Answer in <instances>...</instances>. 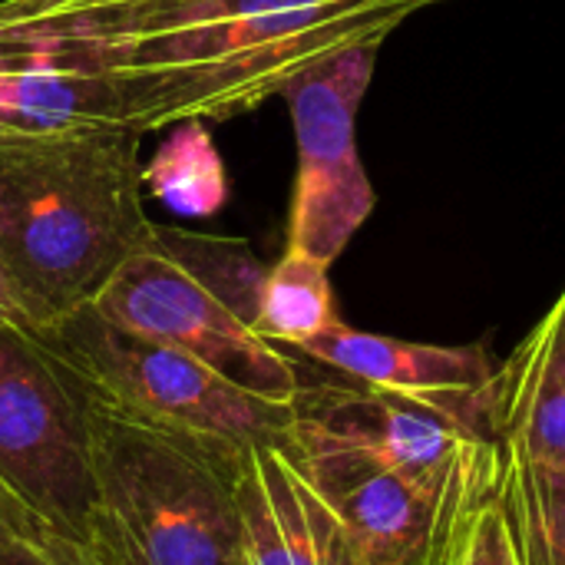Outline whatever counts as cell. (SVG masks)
Listing matches in <instances>:
<instances>
[{
    "label": "cell",
    "mask_w": 565,
    "mask_h": 565,
    "mask_svg": "<svg viewBox=\"0 0 565 565\" xmlns=\"http://www.w3.org/2000/svg\"><path fill=\"white\" fill-rule=\"evenodd\" d=\"M331 324H338V311L328 265L305 252L285 248V255L265 275L258 315L252 324L255 334L278 348H301L305 341L324 334Z\"/></svg>",
    "instance_id": "cell-15"
},
{
    "label": "cell",
    "mask_w": 565,
    "mask_h": 565,
    "mask_svg": "<svg viewBox=\"0 0 565 565\" xmlns=\"http://www.w3.org/2000/svg\"><path fill=\"white\" fill-rule=\"evenodd\" d=\"M36 526H43L33 513H30V507L0 480V540H7V536H17V533H30V530H36Z\"/></svg>",
    "instance_id": "cell-20"
},
{
    "label": "cell",
    "mask_w": 565,
    "mask_h": 565,
    "mask_svg": "<svg viewBox=\"0 0 565 565\" xmlns=\"http://www.w3.org/2000/svg\"><path fill=\"white\" fill-rule=\"evenodd\" d=\"M156 245L169 258H175L199 285H205L218 301H225L242 321L255 324L268 268L252 255L245 242L156 225Z\"/></svg>",
    "instance_id": "cell-16"
},
{
    "label": "cell",
    "mask_w": 565,
    "mask_h": 565,
    "mask_svg": "<svg viewBox=\"0 0 565 565\" xmlns=\"http://www.w3.org/2000/svg\"><path fill=\"white\" fill-rule=\"evenodd\" d=\"M497 473H500V463L467 510L454 565H520L513 533H510V523L497 493Z\"/></svg>",
    "instance_id": "cell-18"
},
{
    "label": "cell",
    "mask_w": 565,
    "mask_h": 565,
    "mask_svg": "<svg viewBox=\"0 0 565 565\" xmlns=\"http://www.w3.org/2000/svg\"><path fill=\"white\" fill-rule=\"evenodd\" d=\"M497 493L520 565H565V467L500 447Z\"/></svg>",
    "instance_id": "cell-13"
},
{
    "label": "cell",
    "mask_w": 565,
    "mask_h": 565,
    "mask_svg": "<svg viewBox=\"0 0 565 565\" xmlns=\"http://www.w3.org/2000/svg\"><path fill=\"white\" fill-rule=\"evenodd\" d=\"M142 192L185 218H209L225 209L228 172L205 119L169 126V136L142 166Z\"/></svg>",
    "instance_id": "cell-14"
},
{
    "label": "cell",
    "mask_w": 565,
    "mask_h": 565,
    "mask_svg": "<svg viewBox=\"0 0 565 565\" xmlns=\"http://www.w3.org/2000/svg\"><path fill=\"white\" fill-rule=\"evenodd\" d=\"M497 444L565 467V288L493 377Z\"/></svg>",
    "instance_id": "cell-12"
},
{
    "label": "cell",
    "mask_w": 565,
    "mask_h": 565,
    "mask_svg": "<svg viewBox=\"0 0 565 565\" xmlns=\"http://www.w3.org/2000/svg\"><path fill=\"white\" fill-rule=\"evenodd\" d=\"M96 523L106 565H242L235 477L245 450L132 420L93 394Z\"/></svg>",
    "instance_id": "cell-2"
},
{
    "label": "cell",
    "mask_w": 565,
    "mask_h": 565,
    "mask_svg": "<svg viewBox=\"0 0 565 565\" xmlns=\"http://www.w3.org/2000/svg\"><path fill=\"white\" fill-rule=\"evenodd\" d=\"M0 321H7V324H30L26 305H23L17 285L10 281V275L3 271V265H0Z\"/></svg>",
    "instance_id": "cell-21"
},
{
    "label": "cell",
    "mask_w": 565,
    "mask_h": 565,
    "mask_svg": "<svg viewBox=\"0 0 565 565\" xmlns=\"http://www.w3.org/2000/svg\"><path fill=\"white\" fill-rule=\"evenodd\" d=\"M0 565H106L103 556L79 540L53 533L50 526H36L30 533H17L0 540Z\"/></svg>",
    "instance_id": "cell-19"
},
{
    "label": "cell",
    "mask_w": 565,
    "mask_h": 565,
    "mask_svg": "<svg viewBox=\"0 0 565 565\" xmlns=\"http://www.w3.org/2000/svg\"><path fill=\"white\" fill-rule=\"evenodd\" d=\"M93 308L126 331L202 361L248 394L291 404L301 387L298 364L278 344L255 334L248 321L199 285L156 242L122 262Z\"/></svg>",
    "instance_id": "cell-6"
},
{
    "label": "cell",
    "mask_w": 565,
    "mask_h": 565,
    "mask_svg": "<svg viewBox=\"0 0 565 565\" xmlns=\"http://www.w3.org/2000/svg\"><path fill=\"white\" fill-rule=\"evenodd\" d=\"M500 463V444L497 440H480L473 444L454 467L447 497H444V510L437 520V530L430 536V543L424 546V553L407 565H454L457 563V550H460V536H463V520L467 510L473 503V497L483 490V483L493 477Z\"/></svg>",
    "instance_id": "cell-17"
},
{
    "label": "cell",
    "mask_w": 565,
    "mask_h": 565,
    "mask_svg": "<svg viewBox=\"0 0 565 565\" xmlns=\"http://www.w3.org/2000/svg\"><path fill=\"white\" fill-rule=\"evenodd\" d=\"M89 414L93 391L40 328L0 321V480L79 543L96 523Z\"/></svg>",
    "instance_id": "cell-4"
},
{
    "label": "cell",
    "mask_w": 565,
    "mask_h": 565,
    "mask_svg": "<svg viewBox=\"0 0 565 565\" xmlns=\"http://www.w3.org/2000/svg\"><path fill=\"white\" fill-rule=\"evenodd\" d=\"M381 40L338 50L281 89L298 139L288 248L331 265L374 212V189L354 142V116L371 86Z\"/></svg>",
    "instance_id": "cell-5"
},
{
    "label": "cell",
    "mask_w": 565,
    "mask_h": 565,
    "mask_svg": "<svg viewBox=\"0 0 565 565\" xmlns=\"http://www.w3.org/2000/svg\"><path fill=\"white\" fill-rule=\"evenodd\" d=\"M235 510L242 565H358L344 526L285 447L245 450Z\"/></svg>",
    "instance_id": "cell-11"
},
{
    "label": "cell",
    "mask_w": 565,
    "mask_h": 565,
    "mask_svg": "<svg viewBox=\"0 0 565 565\" xmlns=\"http://www.w3.org/2000/svg\"><path fill=\"white\" fill-rule=\"evenodd\" d=\"M40 334L103 404L132 420L232 450L285 447L291 437V404L248 394L202 361L113 324L93 305Z\"/></svg>",
    "instance_id": "cell-3"
},
{
    "label": "cell",
    "mask_w": 565,
    "mask_h": 565,
    "mask_svg": "<svg viewBox=\"0 0 565 565\" xmlns=\"http://www.w3.org/2000/svg\"><path fill=\"white\" fill-rule=\"evenodd\" d=\"M285 450L344 526L354 563L407 565L424 553L454 473L444 487H427L377 457L305 430L295 420Z\"/></svg>",
    "instance_id": "cell-8"
},
{
    "label": "cell",
    "mask_w": 565,
    "mask_h": 565,
    "mask_svg": "<svg viewBox=\"0 0 565 565\" xmlns=\"http://www.w3.org/2000/svg\"><path fill=\"white\" fill-rule=\"evenodd\" d=\"M96 126L139 129L136 79L103 66L83 40L0 20V139Z\"/></svg>",
    "instance_id": "cell-7"
},
{
    "label": "cell",
    "mask_w": 565,
    "mask_h": 565,
    "mask_svg": "<svg viewBox=\"0 0 565 565\" xmlns=\"http://www.w3.org/2000/svg\"><path fill=\"white\" fill-rule=\"evenodd\" d=\"M139 142L132 126L0 139V265L33 328L93 305L156 242Z\"/></svg>",
    "instance_id": "cell-1"
},
{
    "label": "cell",
    "mask_w": 565,
    "mask_h": 565,
    "mask_svg": "<svg viewBox=\"0 0 565 565\" xmlns=\"http://www.w3.org/2000/svg\"><path fill=\"white\" fill-rule=\"evenodd\" d=\"M295 351L364 387L447 407L483 440H497L493 434L497 367L490 364L483 344H467V348L417 344L387 334L354 331L338 321L324 334L305 341Z\"/></svg>",
    "instance_id": "cell-10"
},
{
    "label": "cell",
    "mask_w": 565,
    "mask_h": 565,
    "mask_svg": "<svg viewBox=\"0 0 565 565\" xmlns=\"http://www.w3.org/2000/svg\"><path fill=\"white\" fill-rule=\"evenodd\" d=\"M291 411L298 427L358 447L427 487H444L457 460L483 440L447 407L374 391L358 381H301Z\"/></svg>",
    "instance_id": "cell-9"
}]
</instances>
